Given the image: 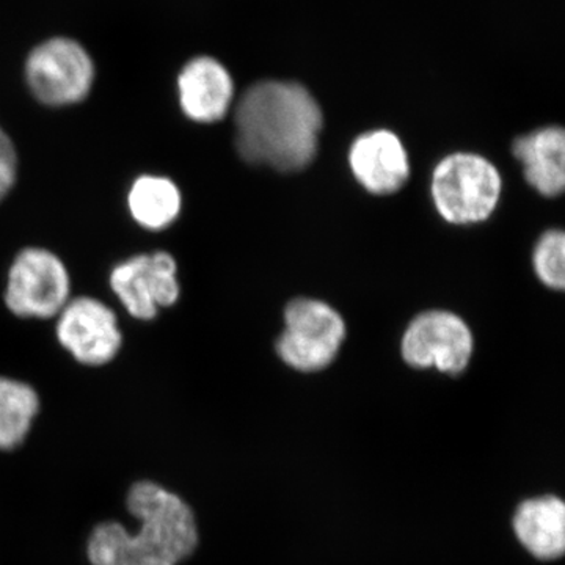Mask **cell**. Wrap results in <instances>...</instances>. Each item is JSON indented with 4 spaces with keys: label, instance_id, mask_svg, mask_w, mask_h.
Segmentation results:
<instances>
[{
    "label": "cell",
    "instance_id": "cell-4",
    "mask_svg": "<svg viewBox=\"0 0 565 565\" xmlns=\"http://www.w3.org/2000/svg\"><path fill=\"white\" fill-rule=\"evenodd\" d=\"M345 338V323L330 305L296 299L285 310V332L277 341L282 362L300 373H316L333 363Z\"/></svg>",
    "mask_w": 565,
    "mask_h": 565
},
{
    "label": "cell",
    "instance_id": "cell-3",
    "mask_svg": "<svg viewBox=\"0 0 565 565\" xmlns=\"http://www.w3.org/2000/svg\"><path fill=\"white\" fill-rule=\"evenodd\" d=\"M503 181L497 167L473 152H455L435 167L433 199L446 222H484L500 202Z\"/></svg>",
    "mask_w": 565,
    "mask_h": 565
},
{
    "label": "cell",
    "instance_id": "cell-7",
    "mask_svg": "<svg viewBox=\"0 0 565 565\" xmlns=\"http://www.w3.org/2000/svg\"><path fill=\"white\" fill-rule=\"evenodd\" d=\"M473 353V334L462 318L449 311H426L416 316L403 337L405 363L418 370L437 367L459 375Z\"/></svg>",
    "mask_w": 565,
    "mask_h": 565
},
{
    "label": "cell",
    "instance_id": "cell-14",
    "mask_svg": "<svg viewBox=\"0 0 565 565\" xmlns=\"http://www.w3.org/2000/svg\"><path fill=\"white\" fill-rule=\"evenodd\" d=\"M128 203L137 223L148 230H163L180 215L181 193L169 178L145 174L134 182Z\"/></svg>",
    "mask_w": 565,
    "mask_h": 565
},
{
    "label": "cell",
    "instance_id": "cell-11",
    "mask_svg": "<svg viewBox=\"0 0 565 565\" xmlns=\"http://www.w3.org/2000/svg\"><path fill=\"white\" fill-rule=\"evenodd\" d=\"M181 109L196 122L222 120L232 106L234 84L221 62L196 57L185 63L178 77Z\"/></svg>",
    "mask_w": 565,
    "mask_h": 565
},
{
    "label": "cell",
    "instance_id": "cell-2",
    "mask_svg": "<svg viewBox=\"0 0 565 565\" xmlns=\"http://www.w3.org/2000/svg\"><path fill=\"white\" fill-rule=\"evenodd\" d=\"M136 533L121 523L96 526L88 539L92 565H178L195 552L199 525L191 505L151 481L136 482L126 498Z\"/></svg>",
    "mask_w": 565,
    "mask_h": 565
},
{
    "label": "cell",
    "instance_id": "cell-13",
    "mask_svg": "<svg viewBox=\"0 0 565 565\" xmlns=\"http://www.w3.org/2000/svg\"><path fill=\"white\" fill-rule=\"evenodd\" d=\"M514 156L522 162L526 181L544 196H557L565 185V134L559 126H548L519 137Z\"/></svg>",
    "mask_w": 565,
    "mask_h": 565
},
{
    "label": "cell",
    "instance_id": "cell-16",
    "mask_svg": "<svg viewBox=\"0 0 565 565\" xmlns=\"http://www.w3.org/2000/svg\"><path fill=\"white\" fill-rule=\"evenodd\" d=\"M534 270L550 289L563 291L565 286V236L561 230H550L534 248Z\"/></svg>",
    "mask_w": 565,
    "mask_h": 565
},
{
    "label": "cell",
    "instance_id": "cell-17",
    "mask_svg": "<svg viewBox=\"0 0 565 565\" xmlns=\"http://www.w3.org/2000/svg\"><path fill=\"white\" fill-rule=\"evenodd\" d=\"M18 158L13 141L0 128V200L10 192L17 180Z\"/></svg>",
    "mask_w": 565,
    "mask_h": 565
},
{
    "label": "cell",
    "instance_id": "cell-8",
    "mask_svg": "<svg viewBox=\"0 0 565 565\" xmlns=\"http://www.w3.org/2000/svg\"><path fill=\"white\" fill-rule=\"evenodd\" d=\"M110 286L129 315L143 321L154 319L159 307H170L180 299L177 262L167 252L134 256L118 264Z\"/></svg>",
    "mask_w": 565,
    "mask_h": 565
},
{
    "label": "cell",
    "instance_id": "cell-10",
    "mask_svg": "<svg viewBox=\"0 0 565 565\" xmlns=\"http://www.w3.org/2000/svg\"><path fill=\"white\" fill-rule=\"evenodd\" d=\"M349 163L356 181L374 195L399 191L411 174L403 141L386 129L363 134L353 141Z\"/></svg>",
    "mask_w": 565,
    "mask_h": 565
},
{
    "label": "cell",
    "instance_id": "cell-9",
    "mask_svg": "<svg viewBox=\"0 0 565 565\" xmlns=\"http://www.w3.org/2000/svg\"><path fill=\"white\" fill-rule=\"evenodd\" d=\"M57 338L77 362L90 366L109 363L121 348L117 316L90 297H79L63 307L58 313Z\"/></svg>",
    "mask_w": 565,
    "mask_h": 565
},
{
    "label": "cell",
    "instance_id": "cell-15",
    "mask_svg": "<svg viewBox=\"0 0 565 565\" xmlns=\"http://www.w3.org/2000/svg\"><path fill=\"white\" fill-rule=\"evenodd\" d=\"M39 411V394L32 386L0 377V449L11 451L24 444Z\"/></svg>",
    "mask_w": 565,
    "mask_h": 565
},
{
    "label": "cell",
    "instance_id": "cell-12",
    "mask_svg": "<svg viewBox=\"0 0 565 565\" xmlns=\"http://www.w3.org/2000/svg\"><path fill=\"white\" fill-rule=\"evenodd\" d=\"M512 527L520 545L539 561H556L565 552V505L556 494L527 498L515 509Z\"/></svg>",
    "mask_w": 565,
    "mask_h": 565
},
{
    "label": "cell",
    "instance_id": "cell-5",
    "mask_svg": "<svg viewBox=\"0 0 565 565\" xmlns=\"http://www.w3.org/2000/svg\"><path fill=\"white\" fill-rule=\"evenodd\" d=\"M25 81L40 103L52 107L84 102L95 81V65L77 41L52 39L31 52Z\"/></svg>",
    "mask_w": 565,
    "mask_h": 565
},
{
    "label": "cell",
    "instance_id": "cell-6",
    "mask_svg": "<svg viewBox=\"0 0 565 565\" xmlns=\"http://www.w3.org/2000/svg\"><path fill=\"white\" fill-rule=\"evenodd\" d=\"M70 275L54 253L25 248L14 259L6 303L21 318L47 319L68 303Z\"/></svg>",
    "mask_w": 565,
    "mask_h": 565
},
{
    "label": "cell",
    "instance_id": "cell-1",
    "mask_svg": "<svg viewBox=\"0 0 565 565\" xmlns=\"http://www.w3.org/2000/svg\"><path fill=\"white\" fill-rule=\"evenodd\" d=\"M234 128L237 152L245 162L281 173L300 172L318 152L322 110L302 85L263 81L241 96Z\"/></svg>",
    "mask_w": 565,
    "mask_h": 565
}]
</instances>
